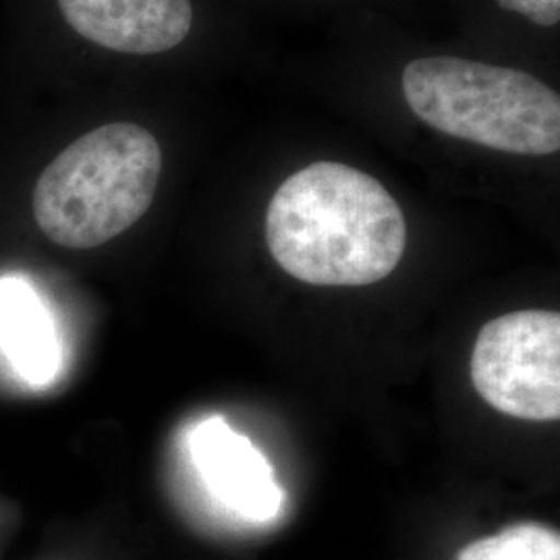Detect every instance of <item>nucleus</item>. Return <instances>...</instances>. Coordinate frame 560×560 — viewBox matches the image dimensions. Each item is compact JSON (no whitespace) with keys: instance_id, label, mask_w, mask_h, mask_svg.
I'll list each match as a JSON object with an SVG mask.
<instances>
[{"instance_id":"1","label":"nucleus","mask_w":560,"mask_h":560,"mask_svg":"<svg viewBox=\"0 0 560 560\" xmlns=\"http://www.w3.org/2000/svg\"><path fill=\"white\" fill-rule=\"evenodd\" d=\"M0 125L40 159L27 185V219L50 245L98 249L154 206L164 145L138 117L92 113L80 88L2 113Z\"/></svg>"},{"instance_id":"2","label":"nucleus","mask_w":560,"mask_h":560,"mask_svg":"<svg viewBox=\"0 0 560 560\" xmlns=\"http://www.w3.org/2000/svg\"><path fill=\"white\" fill-rule=\"evenodd\" d=\"M196 18L194 0H0V115L80 90L94 62L166 59Z\"/></svg>"},{"instance_id":"3","label":"nucleus","mask_w":560,"mask_h":560,"mask_svg":"<svg viewBox=\"0 0 560 560\" xmlns=\"http://www.w3.org/2000/svg\"><path fill=\"white\" fill-rule=\"evenodd\" d=\"M270 256L293 279L365 287L393 275L407 224L381 180L340 162H314L282 180L268 203Z\"/></svg>"},{"instance_id":"4","label":"nucleus","mask_w":560,"mask_h":560,"mask_svg":"<svg viewBox=\"0 0 560 560\" xmlns=\"http://www.w3.org/2000/svg\"><path fill=\"white\" fill-rule=\"evenodd\" d=\"M400 90L409 110L448 138L517 156L560 150L559 92L520 69L421 57L405 65Z\"/></svg>"},{"instance_id":"5","label":"nucleus","mask_w":560,"mask_h":560,"mask_svg":"<svg viewBox=\"0 0 560 560\" xmlns=\"http://www.w3.org/2000/svg\"><path fill=\"white\" fill-rule=\"evenodd\" d=\"M481 399L509 418H560V316L523 310L488 322L471 353Z\"/></svg>"},{"instance_id":"6","label":"nucleus","mask_w":560,"mask_h":560,"mask_svg":"<svg viewBox=\"0 0 560 560\" xmlns=\"http://www.w3.org/2000/svg\"><path fill=\"white\" fill-rule=\"evenodd\" d=\"M189 448L206 488L229 511L260 523L279 515L282 490L275 467L221 416L201 421L189 436Z\"/></svg>"},{"instance_id":"7","label":"nucleus","mask_w":560,"mask_h":560,"mask_svg":"<svg viewBox=\"0 0 560 560\" xmlns=\"http://www.w3.org/2000/svg\"><path fill=\"white\" fill-rule=\"evenodd\" d=\"M0 347L30 384L44 386L55 378L59 368L55 328L25 280H0Z\"/></svg>"},{"instance_id":"8","label":"nucleus","mask_w":560,"mask_h":560,"mask_svg":"<svg viewBox=\"0 0 560 560\" xmlns=\"http://www.w3.org/2000/svg\"><path fill=\"white\" fill-rule=\"evenodd\" d=\"M457 560H560L559 532L525 521L465 546Z\"/></svg>"},{"instance_id":"9","label":"nucleus","mask_w":560,"mask_h":560,"mask_svg":"<svg viewBox=\"0 0 560 560\" xmlns=\"http://www.w3.org/2000/svg\"><path fill=\"white\" fill-rule=\"evenodd\" d=\"M502 11L515 13L540 27H557L560 21V0H497Z\"/></svg>"}]
</instances>
